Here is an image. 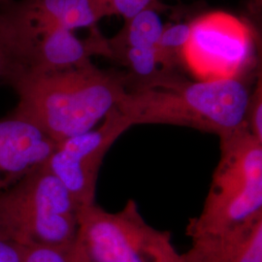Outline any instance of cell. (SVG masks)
Masks as SVG:
<instances>
[{
    "label": "cell",
    "mask_w": 262,
    "mask_h": 262,
    "mask_svg": "<svg viewBox=\"0 0 262 262\" xmlns=\"http://www.w3.org/2000/svg\"><path fill=\"white\" fill-rule=\"evenodd\" d=\"M96 56L94 35L80 39L74 31L62 28L44 29L29 44L26 71H54L85 66Z\"/></svg>",
    "instance_id": "10"
},
{
    "label": "cell",
    "mask_w": 262,
    "mask_h": 262,
    "mask_svg": "<svg viewBox=\"0 0 262 262\" xmlns=\"http://www.w3.org/2000/svg\"><path fill=\"white\" fill-rule=\"evenodd\" d=\"M18 96L11 114L33 123L58 143L94 128L125 88L123 73L93 62L54 71H25L9 84Z\"/></svg>",
    "instance_id": "1"
},
{
    "label": "cell",
    "mask_w": 262,
    "mask_h": 262,
    "mask_svg": "<svg viewBox=\"0 0 262 262\" xmlns=\"http://www.w3.org/2000/svg\"><path fill=\"white\" fill-rule=\"evenodd\" d=\"M106 17L118 16L130 19L136 14L148 8L161 10L164 6L159 0H98Z\"/></svg>",
    "instance_id": "16"
},
{
    "label": "cell",
    "mask_w": 262,
    "mask_h": 262,
    "mask_svg": "<svg viewBox=\"0 0 262 262\" xmlns=\"http://www.w3.org/2000/svg\"><path fill=\"white\" fill-rule=\"evenodd\" d=\"M159 10H143L130 19H125L123 28L113 38H106L109 48L157 47L165 25L159 16Z\"/></svg>",
    "instance_id": "11"
},
{
    "label": "cell",
    "mask_w": 262,
    "mask_h": 262,
    "mask_svg": "<svg viewBox=\"0 0 262 262\" xmlns=\"http://www.w3.org/2000/svg\"><path fill=\"white\" fill-rule=\"evenodd\" d=\"M26 248L0 237V262H24Z\"/></svg>",
    "instance_id": "18"
},
{
    "label": "cell",
    "mask_w": 262,
    "mask_h": 262,
    "mask_svg": "<svg viewBox=\"0 0 262 262\" xmlns=\"http://www.w3.org/2000/svg\"><path fill=\"white\" fill-rule=\"evenodd\" d=\"M221 159L187 235L223 231L262 214V143L244 127L220 139Z\"/></svg>",
    "instance_id": "4"
},
{
    "label": "cell",
    "mask_w": 262,
    "mask_h": 262,
    "mask_svg": "<svg viewBox=\"0 0 262 262\" xmlns=\"http://www.w3.org/2000/svg\"><path fill=\"white\" fill-rule=\"evenodd\" d=\"M106 17L98 0H64L61 27L74 31L77 28H93Z\"/></svg>",
    "instance_id": "14"
},
{
    "label": "cell",
    "mask_w": 262,
    "mask_h": 262,
    "mask_svg": "<svg viewBox=\"0 0 262 262\" xmlns=\"http://www.w3.org/2000/svg\"><path fill=\"white\" fill-rule=\"evenodd\" d=\"M13 1H15V0H0V8L8 6Z\"/></svg>",
    "instance_id": "19"
},
{
    "label": "cell",
    "mask_w": 262,
    "mask_h": 262,
    "mask_svg": "<svg viewBox=\"0 0 262 262\" xmlns=\"http://www.w3.org/2000/svg\"><path fill=\"white\" fill-rule=\"evenodd\" d=\"M26 69V50L6 11L0 8V81L9 85Z\"/></svg>",
    "instance_id": "12"
},
{
    "label": "cell",
    "mask_w": 262,
    "mask_h": 262,
    "mask_svg": "<svg viewBox=\"0 0 262 262\" xmlns=\"http://www.w3.org/2000/svg\"><path fill=\"white\" fill-rule=\"evenodd\" d=\"M251 93L245 77L216 81L179 77L163 84L125 90L116 107L130 126L178 125L223 139L247 127Z\"/></svg>",
    "instance_id": "2"
},
{
    "label": "cell",
    "mask_w": 262,
    "mask_h": 262,
    "mask_svg": "<svg viewBox=\"0 0 262 262\" xmlns=\"http://www.w3.org/2000/svg\"><path fill=\"white\" fill-rule=\"evenodd\" d=\"M130 127L115 106L98 127L56 143L45 166L81 206L92 205L95 203L97 178L104 158Z\"/></svg>",
    "instance_id": "7"
},
{
    "label": "cell",
    "mask_w": 262,
    "mask_h": 262,
    "mask_svg": "<svg viewBox=\"0 0 262 262\" xmlns=\"http://www.w3.org/2000/svg\"><path fill=\"white\" fill-rule=\"evenodd\" d=\"M190 238L183 262H262V214L223 231Z\"/></svg>",
    "instance_id": "9"
},
{
    "label": "cell",
    "mask_w": 262,
    "mask_h": 262,
    "mask_svg": "<svg viewBox=\"0 0 262 262\" xmlns=\"http://www.w3.org/2000/svg\"><path fill=\"white\" fill-rule=\"evenodd\" d=\"M56 143L33 123L10 114L0 120V192L45 164Z\"/></svg>",
    "instance_id": "8"
},
{
    "label": "cell",
    "mask_w": 262,
    "mask_h": 262,
    "mask_svg": "<svg viewBox=\"0 0 262 262\" xmlns=\"http://www.w3.org/2000/svg\"><path fill=\"white\" fill-rule=\"evenodd\" d=\"M190 36V23L168 24L164 27L156 47L160 62L170 72L178 73L183 54Z\"/></svg>",
    "instance_id": "13"
},
{
    "label": "cell",
    "mask_w": 262,
    "mask_h": 262,
    "mask_svg": "<svg viewBox=\"0 0 262 262\" xmlns=\"http://www.w3.org/2000/svg\"><path fill=\"white\" fill-rule=\"evenodd\" d=\"M82 208L43 164L0 192V237L24 248L71 246Z\"/></svg>",
    "instance_id": "3"
},
{
    "label": "cell",
    "mask_w": 262,
    "mask_h": 262,
    "mask_svg": "<svg viewBox=\"0 0 262 262\" xmlns=\"http://www.w3.org/2000/svg\"><path fill=\"white\" fill-rule=\"evenodd\" d=\"M24 262H84L75 244L67 247H28Z\"/></svg>",
    "instance_id": "15"
},
{
    "label": "cell",
    "mask_w": 262,
    "mask_h": 262,
    "mask_svg": "<svg viewBox=\"0 0 262 262\" xmlns=\"http://www.w3.org/2000/svg\"><path fill=\"white\" fill-rule=\"evenodd\" d=\"M75 245L84 262H183L170 232L149 225L132 199L115 213L83 207Z\"/></svg>",
    "instance_id": "5"
},
{
    "label": "cell",
    "mask_w": 262,
    "mask_h": 262,
    "mask_svg": "<svg viewBox=\"0 0 262 262\" xmlns=\"http://www.w3.org/2000/svg\"><path fill=\"white\" fill-rule=\"evenodd\" d=\"M246 126L253 137L262 143V82H258L251 93L246 114Z\"/></svg>",
    "instance_id": "17"
},
{
    "label": "cell",
    "mask_w": 262,
    "mask_h": 262,
    "mask_svg": "<svg viewBox=\"0 0 262 262\" xmlns=\"http://www.w3.org/2000/svg\"><path fill=\"white\" fill-rule=\"evenodd\" d=\"M254 49V31L247 20L211 11L190 21L183 66L198 81L242 78L253 62Z\"/></svg>",
    "instance_id": "6"
}]
</instances>
